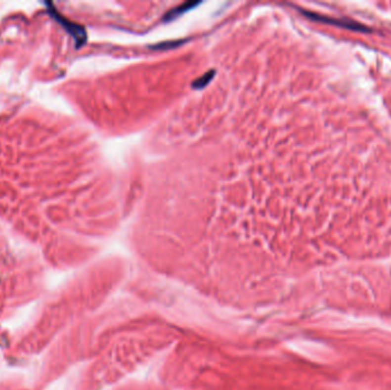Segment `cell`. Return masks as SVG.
Masks as SVG:
<instances>
[{"label": "cell", "instance_id": "1", "mask_svg": "<svg viewBox=\"0 0 391 390\" xmlns=\"http://www.w3.org/2000/svg\"><path fill=\"white\" fill-rule=\"evenodd\" d=\"M303 14H304V15H306L308 17H310L311 20H316L318 22H323V23H330V24H333V25H339V27L349 29V30L360 31V32L370 31V29H367V27H365V25L358 23V22H354L352 20L333 19V17L318 15V14L310 13V12H303Z\"/></svg>", "mask_w": 391, "mask_h": 390}]
</instances>
